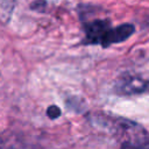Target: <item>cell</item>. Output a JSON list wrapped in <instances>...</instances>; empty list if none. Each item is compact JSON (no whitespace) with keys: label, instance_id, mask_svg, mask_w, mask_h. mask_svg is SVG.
<instances>
[{"label":"cell","instance_id":"1","mask_svg":"<svg viewBox=\"0 0 149 149\" xmlns=\"http://www.w3.org/2000/svg\"><path fill=\"white\" fill-rule=\"evenodd\" d=\"M112 28L111 21L107 19H95L85 22L83 26L85 33L84 44H99L102 48H107Z\"/></svg>","mask_w":149,"mask_h":149},{"label":"cell","instance_id":"2","mask_svg":"<svg viewBox=\"0 0 149 149\" xmlns=\"http://www.w3.org/2000/svg\"><path fill=\"white\" fill-rule=\"evenodd\" d=\"M114 91L121 95L149 93V79L139 74L125 73L120 76L115 81Z\"/></svg>","mask_w":149,"mask_h":149},{"label":"cell","instance_id":"3","mask_svg":"<svg viewBox=\"0 0 149 149\" xmlns=\"http://www.w3.org/2000/svg\"><path fill=\"white\" fill-rule=\"evenodd\" d=\"M47 114H48V116L50 119H56V118H58L61 115V109H59V107H57L55 105H51L47 109Z\"/></svg>","mask_w":149,"mask_h":149},{"label":"cell","instance_id":"4","mask_svg":"<svg viewBox=\"0 0 149 149\" xmlns=\"http://www.w3.org/2000/svg\"><path fill=\"white\" fill-rule=\"evenodd\" d=\"M126 149H149V135H148L144 140H142L141 142L136 143V144L133 146V147L126 148Z\"/></svg>","mask_w":149,"mask_h":149}]
</instances>
